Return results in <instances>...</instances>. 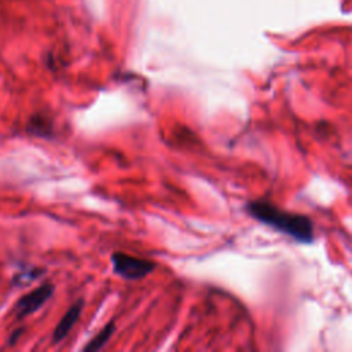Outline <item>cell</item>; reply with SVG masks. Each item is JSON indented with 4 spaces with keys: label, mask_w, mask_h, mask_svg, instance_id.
Listing matches in <instances>:
<instances>
[{
    "label": "cell",
    "mask_w": 352,
    "mask_h": 352,
    "mask_svg": "<svg viewBox=\"0 0 352 352\" xmlns=\"http://www.w3.org/2000/svg\"><path fill=\"white\" fill-rule=\"evenodd\" d=\"M248 212L261 223L282 231L296 241L309 243L314 241V224L302 214L282 210L267 201H252Z\"/></svg>",
    "instance_id": "6da1fadb"
},
{
    "label": "cell",
    "mask_w": 352,
    "mask_h": 352,
    "mask_svg": "<svg viewBox=\"0 0 352 352\" xmlns=\"http://www.w3.org/2000/svg\"><path fill=\"white\" fill-rule=\"evenodd\" d=\"M113 270L117 275L125 279H140L154 271L155 263L139 258L133 256H128L124 253H114L111 256Z\"/></svg>",
    "instance_id": "7a4b0ae2"
},
{
    "label": "cell",
    "mask_w": 352,
    "mask_h": 352,
    "mask_svg": "<svg viewBox=\"0 0 352 352\" xmlns=\"http://www.w3.org/2000/svg\"><path fill=\"white\" fill-rule=\"evenodd\" d=\"M52 293H54V286L51 283H45L29 292L28 294L22 296L15 305L18 318H23L37 311L52 296Z\"/></svg>",
    "instance_id": "3957f363"
},
{
    "label": "cell",
    "mask_w": 352,
    "mask_h": 352,
    "mask_svg": "<svg viewBox=\"0 0 352 352\" xmlns=\"http://www.w3.org/2000/svg\"><path fill=\"white\" fill-rule=\"evenodd\" d=\"M81 309H82V300H78L77 302H74L69 308V311L63 315V318L60 319V322L55 327V331H54V336H52L54 342L62 341L69 334V331L72 330V327L77 322V319H78V316L81 314Z\"/></svg>",
    "instance_id": "277c9868"
},
{
    "label": "cell",
    "mask_w": 352,
    "mask_h": 352,
    "mask_svg": "<svg viewBox=\"0 0 352 352\" xmlns=\"http://www.w3.org/2000/svg\"><path fill=\"white\" fill-rule=\"evenodd\" d=\"M114 333V324L113 323H109L106 324L89 342L88 345H85V351H98L100 349L106 342L107 340L111 337V334Z\"/></svg>",
    "instance_id": "5b68a950"
},
{
    "label": "cell",
    "mask_w": 352,
    "mask_h": 352,
    "mask_svg": "<svg viewBox=\"0 0 352 352\" xmlns=\"http://www.w3.org/2000/svg\"><path fill=\"white\" fill-rule=\"evenodd\" d=\"M30 131H33L37 135H44L50 132V124L47 118H43L41 116H37L36 118H32L30 121Z\"/></svg>",
    "instance_id": "8992f818"
},
{
    "label": "cell",
    "mask_w": 352,
    "mask_h": 352,
    "mask_svg": "<svg viewBox=\"0 0 352 352\" xmlns=\"http://www.w3.org/2000/svg\"><path fill=\"white\" fill-rule=\"evenodd\" d=\"M21 333H22V330H16V331H14V333H12V336L10 337V344H11V345H12V344H15V341L18 340V337H19V334H21Z\"/></svg>",
    "instance_id": "52a82bcc"
}]
</instances>
